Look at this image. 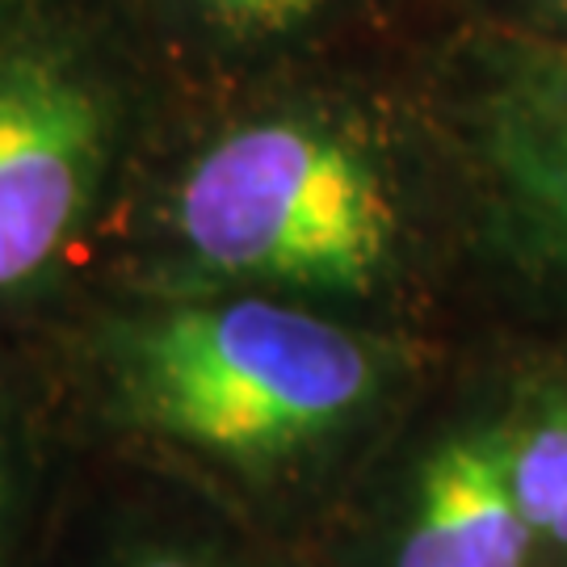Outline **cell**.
I'll list each match as a JSON object with an SVG mask.
<instances>
[{
    "label": "cell",
    "mask_w": 567,
    "mask_h": 567,
    "mask_svg": "<svg viewBox=\"0 0 567 567\" xmlns=\"http://www.w3.org/2000/svg\"><path fill=\"white\" fill-rule=\"evenodd\" d=\"M135 567H198V564H189L182 555H147V559H140Z\"/></svg>",
    "instance_id": "8"
},
{
    "label": "cell",
    "mask_w": 567,
    "mask_h": 567,
    "mask_svg": "<svg viewBox=\"0 0 567 567\" xmlns=\"http://www.w3.org/2000/svg\"><path fill=\"white\" fill-rule=\"evenodd\" d=\"M215 18L231 21L240 30H282L311 18L324 0H203Z\"/></svg>",
    "instance_id": "7"
},
{
    "label": "cell",
    "mask_w": 567,
    "mask_h": 567,
    "mask_svg": "<svg viewBox=\"0 0 567 567\" xmlns=\"http://www.w3.org/2000/svg\"><path fill=\"white\" fill-rule=\"evenodd\" d=\"M534 543L508 471V437L466 433L421 471L395 567H526Z\"/></svg>",
    "instance_id": "4"
},
{
    "label": "cell",
    "mask_w": 567,
    "mask_h": 567,
    "mask_svg": "<svg viewBox=\"0 0 567 567\" xmlns=\"http://www.w3.org/2000/svg\"><path fill=\"white\" fill-rule=\"evenodd\" d=\"M379 374V353L353 328L261 299L168 311L131 353V383L156 425L244 458L341 429Z\"/></svg>",
    "instance_id": "1"
},
{
    "label": "cell",
    "mask_w": 567,
    "mask_h": 567,
    "mask_svg": "<svg viewBox=\"0 0 567 567\" xmlns=\"http://www.w3.org/2000/svg\"><path fill=\"white\" fill-rule=\"evenodd\" d=\"M0 513H4V484H0Z\"/></svg>",
    "instance_id": "9"
},
{
    "label": "cell",
    "mask_w": 567,
    "mask_h": 567,
    "mask_svg": "<svg viewBox=\"0 0 567 567\" xmlns=\"http://www.w3.org/2000/svg\"><path fill=\"white\" fill-rule=\"evenodd\" d=\"M487 147L508 198L567 257V47L508 55L487 102Z\"/></svg>",
    "instance_id": "5"
},
{
    "label": "cell",
    "mask_w": 567,
    "mask_h": 567,
    "mask_svg": "<svg viewBox=\"0 0 567 567\" xmlns=\"http://www.w3.org/2000/svg\"><path fill=\"white\" fill-rule=\"evenodd\" d=\"M508 471L534 534L567 555V400L508 437Z\"/></svg>",
    "instance_id": "6"
},
{
    "label": "cell",
    "mask_w": 567,
    "mask_h": 567,
    "mask_svg": "<svg viewBox=\"0 0 567 567\" xmlns=\"http://www.w3.org/2000/svg\"><path fill=\"white\" fill-rule=\"evenodd\" d=\"M97 97L51 60L0 63V290L34 282L102 173Z\"/></svg>",
    "instance_id": "3"
},
{
    "label": "cell",
    "mask_w": 567,
    "mask_h": 567,
    "mask_svg": "<svg viewBox=\"0 0 567 567\" xmlns=\"http://www.w3.org/2000/svg\"><path fill=\"white\" fill-rule=\"evenodd\" d=\"M555 4H559V9H564V13H567V0H555Z\"/></svg>",
    "instance_id": "10"
},
{
    "label": "cell",
    "mask_w": 567,
    "mask_h": 567,
    "mask_svg": "<svg viewBox=\"0 0 567 567\" xmlns=\"http://www.w3.org/2000/svg\"><path fill=\"white\" fill-rule=\"evenodd\" d=\"M185 248L231 278L362 290L391 261L395 206L379 168L311 122H252L206 147L177 194Z\"/></svg>",
    "instance_id": "2"
}]
</instances>
